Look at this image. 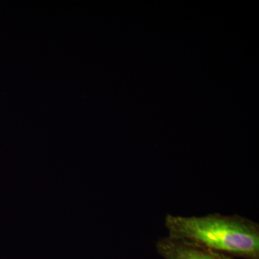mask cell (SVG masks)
Instances as JSON below:
<instances>
[{"label": "cell", "mask_w": 259, "mask_h": 259, "mask_svg": "<svg viewBox=\"0 0 259 259\" xmlns=\"http://www.w3.org/2000/svg\"><path fill=\"white\" fill-rule=\"evenodd\" d=\"M168 237L184 240L233 258L259 259V224L237 215L219 213L202 217L167 214Z\"/></svg>", "instance_id": "1"}, {"label": "cell", "mask_w": 259, "mask_h": 259, "mask_svg": "<svg viewBox=\"0 0 259 259\" xmlns=\"http://www.w3.org/2000/svg\"><path fill=\"white\" fill-rule=\"evenodd\" d=\"M156 248L163 259H234L191 242L168 236L158 240Z\"/></svg>", "instance_id": "2"}]
</instances>
